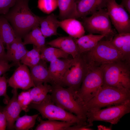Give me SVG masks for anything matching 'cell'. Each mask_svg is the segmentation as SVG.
<instances>
[{
  "mask_svg": "<svg viewBox=\"0 0 130 130\" xmlns=\"http://www.w3.org/2000/svg\"><path fill=\"white\" fill-rule=\"evenodd\" d=\"M29 0H17L4 17L10 21L17 37L22 38L34 27L39 26L41 17L30 9Z\"/></svg>",
  "mask_w": 130,
  "mask_h": 130,
  "instance_id": "cell-1",
  "label": "cell"
},
{
  "mask_svg": "<svg viewBox=\"0 0 130 130\" xmlns=\"http://www.w3.org/2000/svg\"><path fill=\"white\" fill-rule=\"evenodd\" d=\"M130 100V90L103 85L96 95L83 107L86 113Z\"/></svg>",
  "mask_w": 130,
  "mask_h": 130,
  "instance_id": "cell-2",
  "label": "cell"
},
{
  "mask_svg": "<svg viewBox=\"0 0 130 130\" xmlns=\"http://www.w3.org/2000/svg\"><path fill=\"white\" fill-rule=\"evenodd\" d=\"M81 54L88 67L123 61L121 52L113 46L110 40H101L93 48Z\"/></svg>",
  "mask_w": 130,
  "mask_h": 130,
  "instance_id": "cell-3",
  "label": "cell"
},
{
  "mask_svg": "<svg viewBox=\"0 0 130 130\" xmlns=\"http://www.w3.org/2000/svg\"><path fill=\"white\" fill-rule=\"evenodd\" d=\"M103 84L102 66L88 68L79 89L74 95L75 99L83 107L96 95Z\"/></svg>",
  "mask_w": 130,
  "mask_h": 130,
  "instance_id": "cell-4",
  "label": "cell"
},
{
  "mask_svg": "<svg viewBox=\"0 0 130 130\" xmlns=\"http://www.w3.org/2000/svg\"><path fill=\"white\" fill-rule=\"evenodd\" d=\"M102 66L103 85L130 90V64L120 61Z\"/></svg>",
  "mask_w": 130,
  "mask_h": 130,
  "instance_id": "cell-5",
  "label": "cell"
},
{
  "mask_svg": "<svg viewBox=\"0 0 130 130\" xmlns=\"http://www.w3.org/2000/svg\"><path fill=\"white\" fill-rule=\"evenodd\" d=\"M28 108L29 109H33L37 110L43 118L48 120L65 121L76 124L87 123L75 115L55 104L49 94H48L45 99L39 103H31Z\"/></svg>",
  "mask_w": 130,
  "mask_h": 130,
  "instance_id": "cell-6",
  "label": "cell"
},
{
  "mask_svg": "<svg viewBox=\"0 0 130 130\" xmlns=\"http://www.w3.org/2000/svg\"><path fill=\"white\" fill-rule=\"evenodd\" d=\"M52 86L53 88L50 95L55 104L86 122V113L84 108L76 100L71 90L58 84Z\"/></svg>",
  "mask_w": 130,
  "mask_h": 130,
  "instance_id": "cell-7",
  "label": "cell"
},
{
  "mask_svg": "<svg viewBox=\"0 0 130 130\" xmlns=\"http://www.w3.org/2000/svg\"><path fill=\"white\" fill-rule=\"evenodd\" d=\"M88 69L87 65L82 54L73 58L60 85L70 88L74 96L79 89Z\"/></svg>",
  "mask_w": 130,
  "mask_h": 130,
  "instance_id": "cell-8",
  "label": "cell"
},
{
  "mask_svg": "<svg viewBox=\"0 0 130 130\" xmlns=\"http://www.w3.org/2000/svg\"><path fill=\"white\" fill-rule=\"evenodd\" d=\"M130 112V100L124 103L111 106L106 108L86 112V121L89 124L95 121L117 124L124 115Z\"/></svg>",
  "mask_w": 130,
  "mask_h": 130,
  "instance_id": "cell-9",
  "label": "cell"
},
{
  "mask_svg": "<svg viewBox=\"0 0 130 130\" xmlns=\"http://www.w3.org/2000/svg\"><path fill=\"white\" fill-rule=\"evenodd\" d=\"M81 18L85 30L89 34L104 35L106 37L114 34L106 9H100L89 17Z\"/></svg>",
  "mask_w": 130,
  "mask_h": 130,
  "instance_id": "cell-10",
  "label": "cell"
},
{
  "mask_svg": "<svg viewBox=\"0 0 130 130\" xmlns=\"http://www.w3.org/2000/svg\"><path fill=\"white\" fill-rule=\"evenodd\" d=\"M106 9L118 33H130V19L126 10L115 0H108Z\"/></svg>",
  "mask_w": 130,
  "mask_h": 130,
  "instance_id": "cell-11",
  "label": "cell"
},
{
  "mask_svg": "<svg viewBox=\"0 0 130 130\" xmlns=\"http://www.w3.org/2000/svg\"><path fill=\"white\" fill-rule=\"evenodd\" d=\"M13 88L27 90L35 86L30 71L25 65H20L7 81Z\"/></svg>",
  "mask_w": 130,
  "mask_h": 130,
  "instance_id": "cell-12",
  "label": "cell"
},
{
  "mask_svg": "<svg viewBox=\"0 0 130 130\" xmlns=\"http://www.w3.org/2000/svg\"><path fill=\"white\" fill-rule=\"evenodd\" d=\"M73 58H58L50 62L48 70L52 81V85H60L63 78Z\"/></svg>",
  "mask_w": 130,
  "mask_h": 130,
  "instance_id": "cell-13",
  "label": "cell"
},
{
  "mask_svg": "<svg viewBox=\"0 0 130 130\" xmlns=\"http://www.w3.org/2000/svg\"><path fill=\"white\" fill-rule=\"evenodd\" d=\"M12 92V98L3 108L7 119L6 128L8 130L14 129V123L20 117V113L22 110L17 100V89L13 88Z\"/></svg>",
  "mask_w": 130,
  "mask_h": 130,
  "instance_id": "cell-14",
  "label": "cell"
},
{
  "mask_svg": "<svg viewBox=\"0 0 130 130\" xmlns=\"http://www.w3.org/2000/svg\"><path fill=\"white\" fill-rule=\"evenodd\" d=\"M46 45L59 48L75 58L80 54L75 39L69 36L58 37L47 42Z\"/></svg>",
  "mask_w": 130,
  "mask_h": 130,
  "instance_id": "cell-15",
  "label": "cell"
},
{
  "mask_svg": "<svg viewBox=\"0 0 130 130\" xmlns=\"http://www.w3.org/2000/svg\"><path fill=\"white\" fill-rule=\"evenodd\" d=\"M108 0H78L76 1L78 18L91 15L106 7Z\"/></svg>",
  "mask_w": 130,
  "mask_h": 130,
  "instance_id": "cell-16",
  "label": "cell"
},
{
  "mask_svg": "<svg viewBox=\"0 0 130 130\" xmlns=\"http://www.w3.org/2000/svg\"><path fill=\"white\" fill-rule=\"evenodd\" d=\"M46 62L41 59L37 65L30 67V72L35 86L44 83H52Z\"/></svg>",
  "mask_w": 130,
  "mask_h": 130,
  "instance_id": "cell-17",
  "label": "cell"
},
{
  "mask_svg": "<svg viewBox=\"0 0 130 130\" xmlns=\"http://www.w3.org/2000/svg\"><path fill=\"white\" fill-rule=\"evenodd\" d=\"M59 26L70 36L78 39L84 35L85 29L82 23L76 19L71 18L59 21Z\"/></svg>",
  "mask_w": 130,
  "mask_h": 130,
  "instance_id": "cell-18",
  "label": "cell"
},
{
  "mask_svg": "<svg viewBox=\"0 0 130 130\" xmlns=\"http://www.w3.org/2000/svg\"><path fill=\"white\" fill-rule=\"evenodd\" d=\"M59 22L57 17L53 13L45 17H41L39 22L40 28L46 38L58 34L57 29L59 27Z\"/></svg>",
  "mask_w": 130,
  "mask_h": 130,
  "instance_id": "cell-19",
  "label": "cell"
},
{
  "mask_svg": "<svg viewBox=\"0 0 130 130\" xmlns=\"http://www.w3.org/2000/svg\"><path fill=\"white\" fill-rule=\"evenodd\" d=\"M105 37H106L104 35L89 34L75 39L80 54L88 52L93 48Z\"/></svg>",
  "mask_w": 130,
  "mask_h": 130,
  "instance_id": "cell-20",
  "label": "cell"
},
{
  "mask_svg": "<svg viewBox=\"0 0 130 130\" xmlns=\"http://www.w3.org/2000/svg\"><path fill=\"white\" fill-rule=\"evenodd\" d=\"M77 0H57L59 10L58 17L61 20L78 18L76 9Z\"/></svg>",
  "mask_w": 130,
  "mask_h": 130,
  "instance_id": "cell-21",
  "label": "cell"
},
{
  "mask_svg": "<svg viewBox=\"0 0 130 130\" xmlns=\"http://www.w3.org/2000/svg\"><path fill=\"white\" fill-rule=\"evenodd\" d=\"M24 44H32L37 47L40 52L46 46V38L43 35L39 26L33 28L24 37Z\"/></svg>",
  "mask_w": 130,
  "mask_h": 130,
  "instance_id": "cell-22",
  "label": "cell"
},
{
  "mask_svg": "<svg viewBox=\"0 0 130 130\" xmlns=\"http://www.w3.org/2000/svg\"><path fill=\"white\" fill-rule=\"evenodd\" d=\"M0 37L6 46L13 42L18 37L7 20L4 16H0Z\"/></svg>",
  "mask_w": 130,
  "mask_h": 130,
  "instance_id": "cell-23",
  "label": "cell"
},
{
  "mask_svg": "<svg viewBox=\"0 0 130 130\" xmlns=\"http://www.w3.org/2000/svg\"><path fill=\"white\" fill-rule=\"evenodd\" d=\"M39 122L35 130H65L70 126L76 124L65 121L55 120H44L39 116L37 118Z\"/></svg>",
  "mask_w": 130,
  "mask_h": 130,
  "instance_id": "cell-24",
  "label": "cell"
},
{
  "mask_svg": "<svg viewBox=\"0 0 130 130\" xmlns=\"http://www.w3.org/2000/svg\"><path fill=\"white\" fill-rule=\"evenodd\" d=\"M52 86L47 83L39 84L31 89L29 91L31 98L32 103H38L42 101L49 92H51Z\"/></svg>",
  "mask_w": 130,
  "mask_h": 130,
  "instance_id": "cell-25",
  "label": "cell"
},
{
  "mask_svg": "<svg viewBox=\"0 0 130 130\" xmlns=\"http://www.w3.org/2000/svg\"><path fill=\"white\" fill-rule=\"evenodd\" d=\"M69 55L60 49L52 46H46L40 52L41 59L47 62L57 59L67 58Z\"/></svg>",
  "mask_w": 130,
  "mask_h": 130,
  "instance_id": "cell-26",
  "label": "cell"
},
{
  "mask_svg": "<svg viewBox=\"0 0 130 130\" xmlns=\"http://www.w3.org/2000/svg\"><path fill=\"white\" fill-rule=\"evenodd\" d=\"M39 116V114L33 115L26 114L19 117L16 121L14 129L17 130H28L33 128L36 119Z\"/></svg>",
  "mask_w": 130,
  "mask_h": 130,
  "instance_id": "cell-27",
  "label": "cell"
},
{
  "mask_svg": "<svg viewBox=\"0 0 130 130\" xmlns=\"http://www.w3.org/2000/svg\"><path fill=\"white\" fill-rule=\"evenodd\" d=\"M41 59L40 50L33 46V48L27 51L21 59L20 62L30 67L37 64Z\"/></svg>",
  "mask_w": 130,
  "mask_h": 130,
  "instance_id": "cell-28",
  "label": "cell"
},
{
  "mask_svg": "<svg viewBox=\"0 0 130 130\" xmlns=\"http://www.w3.org/2000/svg\"><path fill=\"white\" fill-rule=\"evenodd\" d=\"M21 39L19 38L17 47L12 60V63L13 66H18L21 64L20 61L28 51Z\"/></svg>",
  "mask_w": 130,
  "mask_h": 130,
  "instance_id": "cell-29",
  "label": "cell"
},
{
  "mask_svg": "<svg viewBox=\"0 0 130 130\" xmlns=\"http://www.w3.org/2000/svg\"><path fill=\"white\" fill-rule=\"evenodd\" d=\"M58 7L57 0H38L37 7L43 12L49 14Z\"/></svg>",
  "mask_w": 130,
  "mask_h": 130,
  "instance_id": "cell-30",
  "label": "cell"
},
{
  "mask_svg": "<svg viewBox=\"0 0 130 130\" xmlns=\"http://www.w3.org/2000/svg\"><path fill=\"white\" fill-rule=\"evenodd\" d=\"M17 100L22 110L26 112L29 110L28 106L32 100L29 91L22 92L17 96Z\"/></svg>",
  "mask_w": 130,
  "mask_h": 130,
  "instance_id": "cell-31",
  "label": "cell"
},
{
  "mask_svg": "<svg viewBox=\"0 0 130 130\" xmlns=\"http://www.w3.org/2000/svg\"><path fill=\"white\" fill-rule=\"evenodd\" d=\"M129 38L130 33H118L115 35L110 40L113 46L120 52L122 47Z\"/></svg>",
  "mask_w": 130,
  "mask_h": 130,
  "instance_id": "cell-32",
  "label": "cell"
},
{
  "mask_svg": "<svg viewBox=\"0 0 130 130\" xmlns=\"http://www.w3.org/2000/svg\"><path fill=\"white\" fill-rule=\"evenodd\" d=\"M7 81L5 76H0V97H4L3 102L6 104L10 99L7 94Z\"/></svg>",
  "mask_w": 130,
  "mask_h": 130,
  "instance_id": "cell-33",
  "label": "cell"
},
{
  "mask_svg": "<svg viewBox=\"0 0 130 130\" xmlns=\"http://www.w3.org/2000/svg\"><path fill=\"white\" fill-rule=\"evenodd\" d=\"M17 0H0V14H6Z\"/></svg>",
  "mask_w": 130,
  "mask_h": 130,
  "instance_id": "cell-34",
  "label": "cell"
},
{
  "mask_svg": "<svg viewBox=\"0 0 130 130\" xmlns=\"http://www.w3.org/2000/svg\"><path fill=\"white\" fill-rule=\"evenodd\" d=\"M19 37H17L16 39L8 46H6L7 50L6 58L8 61H11L13 55L17 48Z\"/></svg>",
  "mask_w": 130,
  "mask_h": 130,
  "instance_id": "cell-35",
  "label": "cell"
},
{
  "mask_svg": "<svg viewBox=\"0 0 130 130\" xmlns=\"http://www.w3.org/2000/svg\"><path fill=\"white\" fill-rule=\"evenodd\" d=\"M93 125V123L79 124L71 126L66 128L65 130H92L91 128Z\"/></svg>",
  "mask_w": 130,
  "mask_h": 130,
  "instance_id": "cell-36",
  "label": "cell"
},
{
  "mask_svg": "<svg viewBox=\"0 0 130 130\" xmlns=\"http://www.w3.org/2000/svg\"><path fill=\"white\" fill-rule=\"evenodd\" d=\"M8 61L5 59H0V76L9 71L13 66L12 63L9 64Z\"/></svg>",
  "mask_w": 130,
  "mask_h": 130,
  "instance_id": "cell-37",
  "label": "cell"
},
{
  "mask_svg": "<svg viewBox=\"0 0 130 130\" xmlns=\"http://www.w3.org/2000/svg\"><path fill=\"white\" fill-rule=\"evenodd\" d=\"M3 108L0 109V130H6L7 127V119Z\"/></svg>",
  "mask_w": 130,
  "mask_h": 130,
  "instance_id": "cell-38",
  "label": "cell"
},
{
  "mask_svg": "<svg viewBox=\"0 0 130 130\" xmlns=\"http://www.w3.org/2000/svg\"><path fill=\"white\" fill-rule=\"evenodd\" d=\"M4 44L0 37V59H5L7 60Z\"/></svg>",
  "mask_w": 130,
  "mask_h": 130,
  "instance_id": "cell-39",
  "label": "cell"
},
{
  "mask_svg": "<svg viewBox=\"0 0 130 130\" xmlns=\"http://www.w3.org/2000/svg\"><path fill=\"white\" fill-rule=\"evenodd\" d=\"M120 5L130 14V0H122Z\"/></svg>",
  "mask_w": 130,
  "mask_h": 130,
  "instance_id": "cell-40",
  "label": "cell"
},
{
  "mask_svg": "<svg viewBox=\"0 0 130 130\" xmlns=\"http://www.w3.org/2000/svg\"><path fill=\"white\" fill-rule=\"evenodd\" d=\"M98 130H111V127H108L104 125H100L97 126Z\"/></svg>",
  "mask_w": 130,
  "mask_h": 130,
  "instance_id": "cell-41",
  "label": "cell"
},
{
  "mask_svg": "<svg viewBox=\"0 0 130 130\" xmlns=\"http://www.w3.org/2000/svg\"><path fill=\"white\" fill-rule=\"evenodd\" d=\"M2 107H1L0 106V109Z\"/></svg>",
  "mask_w": 130,
  "mask_h": 130,
  "instance_id": "cell-42",
  "label": "cell"
}]
</instances>
